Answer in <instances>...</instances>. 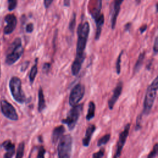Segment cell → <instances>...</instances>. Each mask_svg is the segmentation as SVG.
Wrapping results in <instances>:
<instances>
[{
  "label": "cell",
  "instance_id": "6da1fadb",
  "mask_svg": "<svg viewBox=\"0 0 158 158\" xmlns=\"http://www.w3.org/2000/svg\"><path fill=\"white\" fill-rule=\"evenodd\" d=\"M89 32V25L88 22L81 23L77 28V54L72 65V73L73 75H77L81 68L84 61V52L86 46Z\"/></svg>",
  "mask_w": 158,
  "mask_h": 158
},
{
  "label": "cell",
  "instance_id": "7a4b0ae2",
  "mask_svg": "<svg viewBox=\"0 0 158 158\" xmlns=\"http://www.w3.org/2000/svg\"><path fill=\"white\" fill-rule=\"evenodd\" d=\"M158 86V78L156 77L150 85L148 87L144 101V109L143 114L148 115L151 110L155 99L157 96Z\"/></svg>",
  "mask_w": 158,
  "mask_h": 158
},
{
  "label": "cell",
  "instance_id": "3957f363",
  "mask_svg": "<svg viewBox=\"0 0 158 158\" xmlns=\"http://www.w3.org/2000/svg\"><path fill=\"white\" fill-rule=\"evenodd\" d=\"M23 53V48L20 38H17L11 44L8 49V54L6 57V63L12 65L17 62Z\"/></svg>",
  "mask_w": 158,
  "mask_h": 158
},
{
  "label": "cell",
  "instance_id": "277c9868",
  "mask_svg": "<svg viewBox=\"0 0 158 158\" xmlns=\"http://www.w3.org/2000/svg\"><path fill=\"white\" fill-rule=\"evenodd\" d=\"M9 88L14 100L22 104L27 101V98L22 89L21 80L17 77H12L9 81Z\"/></svg>",
  "mask_w": 158,
  "mask_h": 158
},
{
  "label": "cell",
  "instance_id": "5b68a950",
  "mask_svg": "<svg viewBox=\"0 0 158 158\" xmlns=\"http://www.w3.org/2000/svg\"><path fill=\"white\" fill-rule=\"evenodd\" d=\"M72 149V137L70 135H65L60 138L57 147L58 157L69 158L71 156Z\"/></svg>",
  "mask_w": 158,
  "mask_h": 158
},
{
  "label": "cell",
  "instance_id": "8992f818",
  "mask_svg": "<svg viewBox=\"0 0 158 158\" xmlns=\"http://www.w3.org/2000/svg\"><path fill=\"white\" fill-rule=\"evenodd\" d=\"M83 109V104H77L73 106V107L69 112L67 117L62 120L63 123L67 125L70 130H72L75 127L80 114Z\"/></svg>",
  "mask_w": 158,
  "mask_h": 158
},
{
  "label": "cell",
  "instance_id": "52a82bcc",
  "mask_svg": "<svg viewBox=\"0 0 158 158\" xmlns=\"http://www.w3.org/2000/svg\"><path fill=\"white\" fill-rule=\"evenodd\" d=\"M85 94V86L81 83H77L70 91L69 102L71 106L77 105L83 98Z\"/></svg>",
  "mask_w": 158,
  "mask_h": 158
},
{
  "label": "cell",
  "instance_id": "ba28073f",
  "mask_svg": "<svg viewBox=\"0 0 158 158\" xmlns=\"http://www.w3.org/2000/svg\"><path fill=\"white\" fill-rule=\"evenodd\" d=\"M0 107L2 114L6 117L11 120L15 121L18 120L19 117L15 108L11 104H10L6 100L2 99L1 101Z\"/></svg>",
  "mask_w": 158,
  "mask_h": 158
},
{
  "label": "cell",
  "instance_id": "9c48e42d",
  "mask_svg": "<svg viewBox=\"0 0 158 158\" xmlns=\"http://www.w3.org/2000/svg\"><path fill=\"white\" fill-rule=\"evenodd\" d=\"M130 128V124L127 123L126 126L124 128V130L121 132V133L119 135L118 141L117 145V150L115 154L114 155V157H118L121 155V152L122 151V148L125 143V141L127 140V136L129 134V130Z\"/></svg>",
  "mask_w": 158,
  "mask_h": 158
},
{
  "label": "cell",
  "instance_id": "30bf717a",
  "mask_svg": "<svg viewBox=\"0 0 158 158\" xmlns=\"http://www.w3.org/2000/svg\"><path fill=\"white\" fill-rule=\"evenodd\" d=\"M102 0H89L88 4L89 12L94 20L98 19L102 14Z\"/></svg>",
  "mask_w": 158,
  "mask_h": 158
},
{
  "label": "cell",
  "instance_id": "8fae6325",
  "mask_svg": "<svg viewBox=\"0 0 158 158\" xmlns=\"http://www.w3.org/2000/svg\"><path fill=\"white\" fill-rule=\"evenodd\" d=\"M124 0H114L110 5L111 27L114 29L116 24L117 18L120 10V6Z\"/></svg>",
  "mask_w": 158,
  "mask_h": 158
},
{
  "label": "cell",
  "instance_id": "7c38bea8",
  "mask_svg": "<svg viewBox=\"0 0 158 158\" xmlns=\"http://www.w3.org/2000/svg\"><path fill=\"white\" fill-rule=\"evenodd\" d=\"M7 25L4 28V33L6 35H9L14 31L17 25V18L13 14H7L4 18Z\"/></svg>",
  "mask_w": 158,
  "mask_h": 158
},
{
  "label": "cell",
  "instance_id": "4fadbf2b",
  "mask_svg": "<svg viewBox=\"0 0 158 158\" xmlns=\"http://www.w3.org/2000/svg\"><path fill=\"white\" fill-rule=\"evenodd\" d=\"M122 88H123V83L122 81H120L117 83L116 87L114 90V93L112 97L108 101V106L110 110L113 109L115 102H117V99L120 97L122 91Z\"/></svg>",
  "mask_w": 158,
  "mask_h": 158
},
{
  "label": "cell",
  "instance_id": "5bb4252c",
  "mask_svg": "<svg viewBox=\"0 0 158 158\" xmlns=\"http://www.w3.org/2000/svg\"><path fill=\"white\" fill-rule=\"evenodd\" d=\"M96 130V126L94 125H90L88 126V127L86 129L85 136L83 139L82 143L83 145L85 147H87L89 146L91 137L93 136V134Z\"/></svg>",
  "mask_w": 158,
  "mask_h": 158
},
{
  "label": "cell",
  "instance_id": "9a60e30c",
  "mask_svg": "<svg viewBox=\"0 0 158 158\" xmlns=\"http://www.w3.org/2000/svg\"><path fill=\"white\" fill-rule=\"evenodd\" d=\"M2 146L7 151L6 153L4 155L6 158L12 157L15 153V145L12 143L10 140H6L3 142Z\"/></svg>",
  "mask_w": 158,
  "mask_h": 158
},
{
  "label": "cell",
  "instance_id": "2e32d148",
  "mask_svg": "<svg viewBox=\"0 0 158 158\" xmlns=\"http://www.w3.org/2000/svg\"><path fill=\"white\" fill-rule=\"evenodd\" d=\"M65 131V128L62 125H59L55 127L52 133L51 139L53 144H56L57 141L62 136Z\"/></svg>",
  "mask_w": 158,
  "mask_h": 158
},
{
  "label": "cell",
  "instance_id": "e0dca14e",
  "mask_svg": "<svg viewBox=\"0 0 158 158\" xmlns=\"http://www.w3.org/2000/svg\"><path fill=\"white\" fill-rule=\"evenodd\" d=\"M95 21L96 25V35H95V40H98L100 38L101 30H102V27L104 25V14H101L100 17L96 19Z\"/></svg>",
  "mask_w": 158,
  "mask_h": 158
},
{
  "label": "cell",
  "instance_id": "ac0fdd59",
  "mask_svg": "<svg viewBox=\"0 0 158 158\" xmlns=\"http://www.w3.org/2000/svg\"><path fill=\"white\" fill-rule=\"evenodd\" d=\"M46 107V102L43 89L40 88L38 91V111L41 112Z\"/></svg>",
  "mask_w": 158,
  "mask_h": 158
},
{
  "label": "cell",
  "instance_id": "d6986e66",
  "mask_svg": "<svg viewBox=\"0 0 158 158\" xmlns=\"http://www.w3.org/2000/svg\"><path fill=\"white\" fill-rule=\"evenodd\" d=\"M95 109L96 106L93 101H90L89 103V106H88V109L87 112V114L86 116V118L87 120H90L92 119L95 115Z\"/></svg>",
  "mask_w": 158,
  "mask_h": 158
},
{
  "label": "cell",
  "instance_id": "ffe728a7",
  "mask_svg": "<svg viewBox=\"0 0 158 158\" xmlns=\"http://www.w3.org/2000/svg\"><path fill=\"white\" fill-rule=\"evenodd\" d=\"M37 59H36L35 61V64H34V65L31 67L30 72V75H29V79H30V81L31 83H33L35 78L36 76L37 72H38V67H37Z\"/></svg>",
  "mask_w": 158,
  "mask_h": 158
},
{
  "label": "cell",
  "instance_id": "44dd1931",
  "mask_svg": "<svg viewBox=\"0 0 158 158\" xmlns=\"http://www.w3.org/2000/svg\"><path fill=\"white\" fill-rule=\"evenodd\" d=\"M144 56H145V52H141L138 58V60L136 62V64L135 65V67H134V72L136 73V72H138L140 67H141L142 64H143V60H144Z\"/></svg>",
  "mask_w": 158,
  "mask_h": 158
},
{
  "label": "cell",
  "instance_id": "7402d4cb",
  "mask_svg": "<svg viewBox=\"0 0 158 158\" xmlns=\"http://www.w3.org/2000/svg\"><path fill=\"white\" fill-rule=\"evenodd\" d=\"M24 148H25V144L24 143H20L19 146L17 150V153L15 157L16 158H21L23 156V152H24Z\"/></svg>",
  "mask_w": 158,
  "mask_h": 158
},
{
  "label": "cell",
  "instance_id": "603a6c76",
  "mask_svg": "<svg viewBox=\"0 0 158 158\" xmlns=\"http://www.w3.org/2000/svg\"><path fill=\"white\" fill-rule=\"evenodd\" d=\"M110 134H106L104 136H102L98 141V146H101L102 145L106 144L110 139Z\"/></svg>",
  "mask_w": 158,
  "mask_h": 158
},
{
  "label": "cell",
  "instance_id": "cb8c5ba5",
  "mask_svg": "<svg viewBox=\"0 0 158 158\" xmlns=\"http://www.w3.org/2000/svg\"><path fill=\"white\" fill-rule=\"evenodd\" d=\"M75 24H76V14L75 13H73L72 18L70 20L69 22V28L70 30V31L71 32L73 33L74 29H75Z\"/></svg>",
  "mask_w": 158,
  "mask_h": 158
},
{
  "label": "cell",
  "instance_id": "d4e9b609",
  "mask_svg": "<svg viewBox=\"0 0 158 158\" xmlns=\"http://www.w3.org/2000/svg\"><path fill=\"white\" fill-rule=\"evenodd\" d=\"M8 10L11 11L15 9L17 4V0H7Z\"/></svg>",
  "mask_w": 158,
  "mask_h": 158
},
{
  "label": "cell",
  "instance_id": "484cf974",
  "mask_svg": "<svg viewBox=\"0 0 158 158\" xmlns=\"http://www.w3.org/2000/svg\"><path fill=\"white\" fill-rule=\"evenodd\" d=\"M123 51L119 54L118 57H117V60L116 62V72L117 74H119L120 73V62H121V57L122 56L123 54Z\"/></svg>",
  "mask_w": 158,
  "mask_h": 158
},
{
  "label": "cell",
  "instance_id": "4316f807",
  "mask_svg": "<svg viewBox=\"0 0 158 158\" xmlns=\"http://www.w3.org/2000/svg\"><path fill=\"white\" fill-rule=\"evenodd\" d=\"M157 150H158V144H157V143H156L154 146L152 150L151 151V152L149 153V154L148 155V157L149 158H152V157H156L157 154Z\"/></svg>",
  "mask_w": 158,
  "mask_h": 158
},
{
  "label": "cell",
  "instance_id": "83f0119b",
  "mask_svg": "<svg viewBox=\"0 0 158 158\" xmlns=\"http://www.w3.org/2000/svg\"><path fill=\"white\" fill-rule=\"evenodd\" d=\"M44 154H45V149L43 148V146H40L38 148V154H37V157L38 158H43L44 156Z\"/></svg>",
  "mask_w": 158,
  "mask_h": 158
},
{
  "label": "cell",
  "instance_id": "f1b7e54d",
  "mask_svg": "<svg viewBox=\"0 0 158 158\" xmlns=\"http://www.w3.org/2000/svg\"><path fill=\"white\" fill-rule=\"evenodd\" d=\"M104 151L103 149H101L98 152L93 154L92 157L94 158H101L104 156Z\"/></svg>",
  "mask_w": 158,
  "mask_h": 158
},
{
  "label": "cell",
  "instance_id": "f546056e",
  "mask_svg": "<svg viewBox=\"0 0 158 158\" xmlns=\"http://www.w3.org/2000/svg\"><path fill=\"white\" fill-rule=\"evenodd\" d=\"M34 26L32 23H30L27 25L26 26V31L27 33H31L33 31Z\"/></svg>",
  "mask_w": 158,
  "mask_h": 158
},
{
  "label": "cell",
  "instance_id": "4dcf8cb0",
  "mask_svg": "<svg viewBox=\"0 0 158 158\" xmlns=\"http://www.w3.org/2000/svg\"><path fill=\"white\" fill-rule=\"evenodd\" d=\"M51 65L49 63H44L43 66V72L44 73H48L50 69Z\"/></svg>",
  "mask_w": 158,
  "mask_h": 158
},
{
  "label": "cell",
  "instance_id": "1f68e13d",
  "mask_svg": "<svg viewBox=\"0 0 158 158\" xmlns=\"http://www.w3.org/2000/svg\"><path fill=\"white\" fill-rule=\"evenodd\" d=\"M157 37H156V39L154 40V43L153 46V51L155 54H157V51H158V43H157Z\"/></svg>",
  "mask_w": 158,
  "mask_h": 158
},
{
  "label": "cell",
  "instance_id": "d6a6232c",
  "mask_svg": "<svg viewBox=\"0 0 158 158\" xmlns=\"http://www.w3.org/2000/svg\"><path fill=\"white\" fill-rule=\"evenodd\" d=\"M28 65H29V61H25V62H23L22 64V66H21V71L22 72H23L25 71L28 67Z\"/></svg>",
  "mask_w": 158,
  "mask_h": 158
},
{
  "label": "cell",
  "instance_id": "836d02e7",
  "mask_svg": "<svg viewBox=\"0 0 158 158\" xmlns=\"http://www.w3.org/2000/svg\"><path fill=\"white\" fill-rule=\"evenodd\" d=\"M53 1H54V0H44L43 3H44V7H45L46 9H48V8L51 5V4L52 3Z\"/></svg>",
  "mask_w": 158,
  "mask_h": 158
},
{
  "label": "cell",
  "instance_id": "e575fe53",
  "mask_svg": "<svg viewBox=\"0 0 158 158\" xmlns=\"http://www.w3.org/2000/svg\"><path fill=\"white\" fill-rule=\"evenodd\" d=\"M146 29H147V25H143L139 28V31H140L141 33H143V32H144L146 31Z\"/></svg>",
  "mask_w": 158,
  "mask_h": 158
},
{
  "label": "cell",
  "instance_id": "d590c367",
  "mask_svg": "<svg viewBox=\"0 0 158 158\" xmlns=\"http://www.w3.org/2000/svg\"><path fill=\"white\" fill-rule=\"evenodd\" d=\"M64 5L65 7H69L70 5V0H64Z\"/></svg>",
  "mask_w": 158,
  "mask_h": 158
},
{
  "label": "cell",
  "instance_id": "8d00e7d4",
  "mask_svg": "<svg viewBox=\"0 0 158 158\" xmlns=\"http://www.w3.org/2000/svg\"><path fill=\"white\" fill-rule=\"evenodd\" d=\"M130 27H131V23H127V24L125 25V30L126 31H127V30H129Z\"/></svg>",
  "mask_w": 158,
  "mask_h": 158
},
{
  "label": "cell",
  "instance_id": "74e56055",
  "mask_svg": "<svg viewBox=\"0 0 158 158\" xmlns=\"http://www.w3.org/2000/svg\"><path fill=\"white\" fill-rule=\"evenodd\" d=\"M140 2H141V0H136V4H139V3H140Z\"/></svg>",
  "mask_w": 158,
  "mask_h": 158
}]
</instances>
